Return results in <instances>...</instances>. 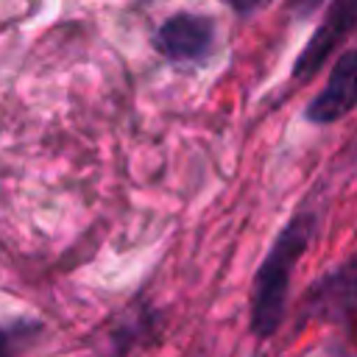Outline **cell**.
Returning a JSON list of instances; mask_svg holds the SVG:
<instances>
[{"instance_id":"1","label":"cell","mask_w":357,"mask_h":357,"mask_svg":"<svg viewBox=\"0 0 357 357\" xmlns=\"http://www.w3.org/2000/svg\"><path fill=\"white\" fill-rule=\"evenodd\" d=\"M312 234H315V215L298 212L284 223V229L271 243L251 287V332L257 337H271L282 326L290 276L301 254L307 251Z\"/></svg>"},{"instance_id":"2","label":"cell","mask_w":357,"mask_h":357,"mask_svg":"<svg viewBox=\"0 0 357 357\" xmlns=\"http://www.w3.org/2000/svg\"><path fill=\"white\" fill-rule=\"evenodd\" d=\"M215 22L212 17L192 14V11H178L170 14L153 33V47L167 59L178 64L190 61H204L215 50Z\"/></svg>"},{"instance_id":"3","label":"cell","mask_w":357,"mask_h":357,"mask_svg":"<svg viewBox=\"0 0 357 357\" xmlns=\"http://www.w3.org/2000/svg\"><path fill=\"white\" fill-rule=\"evenodd\" d=\"M354 31H357V0H332L321 25L312 31L307 45L296 56L293 78L304 81L315 75L324 67V61L335 53V47H340Z\"/></svg>"},{"instance_id":"4","label":"cell","mask_w":357,"mask_h":357,"mask_svg":"<svg viewBox=\"0 0 357 357\" xmlns=\"http://www.w3.org/2000/svg\"><path fill=\"white\" fill-rule=\"evenodd\" d=\"M357 106V47L343 50L335 59V67L324 89L307 103V120L315 126H329L346 117Z\"/></svg>"},{"instance_id":"5","label":"cell","mask_w":357,"mask_h":357,"mask_svg":"<svg viewBox=\"0 0 357 357\" xmlns=\"http://www.w3.org/2000/svg\"><path fill=\"white\" fill-rule=\"evenodd\" d=\"M315 310L346 324L357 343V262L332 273L312 296Z\"/></svg>"},{"instance_id":"6","label":"cell","mask_w":357,"mask_h":357,"mask_svg":"<svg viewBox=\"0 0 357 357\" xmlns=\"http://www.w3.org/2000/svg\"><path fill=\"white\" fill-rule=\"evenodd\" d=\"M321 6H324V0H290V14H293L296 20H307V17H312Z\"/></svg>"},{"instance_id":"7","label":"cell","mask_w":357,"mask_h":357,"mask_svg":"<svg viewBox=\"0 0 357 357\" xmlns=\"http://www.w3.org/2000/svg\"><path fill=\"white\" fill-rule=\"evenodd\" d=\"M262 3H265V0H226V6H229L234 14H240V17L254 14V11H257Z\"/></svg>"},{"instance_id":"8","label":"cell","mask_w":357,"mask_h":357,"mask_svg":"<svg viewBox=\"0 0 357 357\" xmlns=\"http://www.w3.org/2000/svg\"><path fill=\"white\" fill-rule=\"evenodd\" d=\"M0 357H11V332L0 329Z\"/></svg>"}]
</instances>
